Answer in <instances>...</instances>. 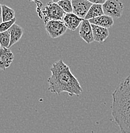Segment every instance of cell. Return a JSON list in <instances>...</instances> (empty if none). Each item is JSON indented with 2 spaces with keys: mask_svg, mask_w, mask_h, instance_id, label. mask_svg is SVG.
Wrapping results in <instances>:
<instances>
[{
  "mask_svg": "<svg viewBox=\"0 0 130 133\" xmlns=\"http://www.w3.org/2000/svg\"><path fill=\"white\" fill-rule=\"evenodd\" d=\"M50 72L51 76L47 79L50 92L57 95L66 92L70 96L81 95L82 88L80 83L63 59L54 63L50 68Z\"/></svg>",
  "mask_w": 130,
  "mask_h": 133,
  "instance_id": "obj_1",
  "label": "cell"
},
{
  "mask_svg": "<svg viewBox=\"0 0 130 133\" xmlns=\"http://www.w3.org/2000/svg\"><path fill=\"white\" fill-rule=\"evenodd\" d=\"M112 97L111 109L114 120L130 113V75L115 90Z\"/></svg>",
  "mask_w": 130,
  "mask_h": 133,
  "instance_id": "obj_2",
  "label": "cell"
},
{
  "mask_svg": "<svg viewBox=\"0 0 130 133\" xmlns=\"http://www.w3.org/2000/svg\"><path fill=\"white\" fill-rule=\"evenodd\" d=\"M65 12L61 7L53 2H49L40 12V17L43 19L44 24L50 21H62L65 16Z\"/></svg>",
  "mask_w": 130,
  "mask_h": 133,
  "instance_id": "obj_3",
  "label": "cell"
},
{
  "mask_svg": "<svg viewBox=\"0 0 130 133\" xmlns=\"http://www.w3.org/2000/svg\"><path fill=\"white\" fill-rule=\"evenodd\" d=\"M104 14L113 19H118L122 16L124 6L119 0H107L103 5Z\"/></svg>",
  "mask_w": 130,
  "mask_h": 133,
  "instance_id": "obj_4",
  "label": "cell"
},
{
  "mask_svg": "<svg viewBox=\"0 0 130 133\" xmlns=\"http://www.w3.org/2000/svg\"><path fill=\"white\" fill-rule=\"evenodd\" d=\"M45 30L52 38H57L63 35L67 30L62 21H50L45 24Z\"/></svg>",
  "mask_w": 130,
  "mask_h": 133,
  "instance_id": "obj_5",
  "label": "cell"
},
{
  "mask_svg": "<svg viewBox=\"0 0 130 133\" xmlns=\"http://www.w3.org/2000/svg\"><path fill=\"white\" fill-rule=\"evenodd\" d=\"M72 5L74 14L84 19L85 16L93 4L88 0H72Z\"/></svg>",
  "mask_w": 130,
  "mask_h": 133,
  "instance_id": "obj_6",
  "label": "cell"
},
{
  "mask_svg": "<svg viewBox=\"0 0 130 133\" xmlns=\"http://www.w3.org/2000/svg\"><path fill=\"white\" fill-rule=\"evenodd\" d=\"M14 59V55L11 50L8 48L0 49V70L5 71L10 66Z\"/></svg>",
  "mask_w": 130,
  "mask_h": 133,
  "instance_id": "obj_7",
  "label": "cell"
},
{
  "mask_svg": "<svg viewBox=\"0 0 130 133\" xmlns=\"http://www.w3.org/2000/svg\"><path fill=\"white\" fill-rule=\"evenodd\" d=\"M79 36L87 44H91L94 42L92 26L88 20L84 19L82 21L79 30Z\"/></svg>",
  "mask_w": 130,
  "mask_h": 133,
  "instance_id": "obj_8",
  "label": "cell"
},
{
  "mask_svg": "<svg viewBox=\"0 0 130 133\" xmlns=\"http://www.w3.org/2000/svg\"><path fill=\"white\" fill-rule=\"evenodd\" d=\"M83 20V19L79 17L74 13H69L66 14L63 21L67 29H69L71 31H75Z\"/></svg>",
  "mask_w": 130,
  "mask_h": 133,
  "instance_id": "obj_9",
  "label": "cell"
},
{
  "mask_svg": "<svg viewBox=\"0 0 130 133\" xmlns=\"http://www.w3.org/2000/svg\"><path fill=\"white\" fill-rule=\"evenodd\" d=\"M91 26H92L94 41L100 44L104 42L110 35L108 29L92 24H91Z\"/></svg>",
  "mask_w": 130,
  "mask_h": 133,
  "instance_id": "obj_10",
  "label": "cell"
},
{
  "mask_svg": "<svg viewBox=\"0 0 130 133\" xmlns=\"http://www.w3.org/2000/svg\"><path fill=\"white\" fill-rule=\"evenodd\" d=\"M88 21L90 24L105 28L107 29L112 27L114 24V19L111 17L106 16V15H103V16L97 17L89 19Z\"/></svg>",
  "mask_w": 130,
  "mask_h": 133,
  "instance_id": "obj_11",
  "label": "cell"
},
{
  "mask_svg": "<svg viewBox=\"0 0 130 133\" xmlns=\"http://www.w3.org/2000/svg\"><path fill=\"white\" fill-rule=\"evenodd\" d=\"M9 33L10 35V42L9 48L15 44H16L19 41L21 38L23 36V33H24V30L23 29L15 23L9 29Z\"/></svg>",
  "mask_w": 130,
  "mask_h": 133,
  "instance_id": "obj_12",
  "label": "cell"
},
{
  "mask_svg": "<svg viewBox=\"0 0 130 133\" xmlns=\"http://www.w3.org/2000/svg\"><path fill=\"white\" fill-rule=\"evenodd\" d=\"M122 133H130V113L115 120Z\"/></svg>",
  "mask_w": 130,
  "mask_h": 133,
  "instance_id": "obj_13",
  "label": "cell"
},
{
  "mask_svg": "<svg viewBox=\"0 0 130 133\" xmlns=\"http://www.w3.org/2000/svg\"><path fill=\"white\" fill-rule=\"evenodd\" d=\"M103 15H104V12H103V5L93 4L89 8L87 14L85 16L84 19L89 20V19L97 17L103 16Z\"/></svg>",
  "mask_w": 130,
  "mask_h": 133,
  "instance_id": "obj_14",
  "label": "cell"
},
{
  "mask_svg": "<svg viewBox=\"0 0 130 133\" xmlns=\"http://www.w3.org/2000/svg\"><path fill=\"white\" fill-rule=\"evenodd\" d=\"M15 18V12L12 8L8 7L7 5H2V22H7Z\"/></svg>",
  "mask_w": 130,
  "mask_h": 133,
  "instance_id": "obj_15",
  "label": "cell"
},
{
  "mask_svg": "<svg viewBox=\"0 0 130 133\" xmlns=\"http://www.w3.org/2000/svg\"><path fill=\"white\" fill-rule=\"evenodd\" d=\"M10 42V35L9 31L0 33V45L1 48L9 49V45Z\"/></svg>",
  "mask_w": 130,
  "mask_h": 133,
  "instance_id": "obj_16",
  "label": "cell"
},
{
  "mask_svg": "<svg viewBox=\"0 0 130 133\" xmlns=\"http://www.w3.org/2000/svg\"><path fill=\"white\" fill-rule=\"evenodd\" d=\"M57 5L65 12V14L73 13L72 1L70 0H63V1H59Z\"/></svg>",
  "mask_w": 130,
  "mask_h": 133,
  "instance_id": "obj_17",
  "label": "cell"
},
{
  "mask_svg": "<svg viewBox=\"0 0 130 133\" xmlns=\"http://www.w3.org/2000/svg\"><path fill=\"white\" fill-rule=\"evenodd\" d=\"M16 19L14 18L12 20L7 22H1L0 24V33L5 32V31H8L9 29L16 23Z\"/></svg>",
  "mask_w": 130,
  "mask_h": 133,
  "instance_id": "obj_18",
  "label": "cell"
},
{
  "mask_svg": "<svg viewBox=\"0 0 130 133\" xmlns=\"http://www.w3.org/2000/svg\"><path fill=\"white\" fill-rule=\"evenodd\" d=\"M89 2L92 4H95V5H103L107 0H88Z\"/></svg>",
  "mask_w": 130,
  "mask_h": 133,
  "instance_id": "obj_19",
  "label": "cell"
},
{
  "mask_svg": "<svg viewBox=\"0 0 130 133\" xmlns=\"http://www.w3.org/2000/svg\"><path fill=\"white\" fill-rule=\"evenodd\" d=\"M2 16V5L0 4V18H1Z\"/></svg>",
  "mask_w": 130,
  "mask_h": 133,
  "instance_id": "obj_20",
  "label": "cell"
},
{
  "mask_svg": "<svg viewBox=\"0 0 130 133\" xmlns=\"http://www.w3.org/2000/svg\"><path fill=\"white\" fill-rule=\"evenodd\" d=\"M63 1V0H52V2L55 3H57L59 1ZM70 1H72V0H70Z\"/></svg>",
  "mask_w": 130,
  "mask_h": 133,
  "instance_id": "obj_21",
  "label": "cell"
},
{
  "mask_svg": "<svg viewBox=\"0 0 130 133\" xmlns=\"http://www.w3.org/2000/svg\"><path fill=\"white\" fill-rule=\"evenodd\" d=\"M1 21H2V19H1V18H0V24L1 23Z\"/></svg>",
  "mask_w": 130,
  "mask_h": 133,
  "instance_id": "obj_22",
  "label": "cell"
},
{
  "mask_svg": "<svg viewBox=\"0 0 130 133\" xmlns=\"http://www.w3.org/2000/svg\"><path fill=\"white\" fill-rule=\"evenodd\" d=\"M1 45H0V49H1Z\"/></svg>",
  "mask_w": 130,
  "mask_h": 133,
  "instance_id": "obj_23",
  "label": "cell"
}]
</instances>
